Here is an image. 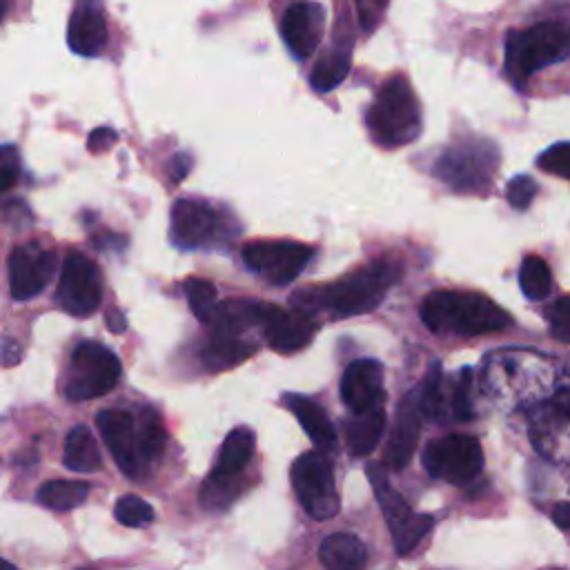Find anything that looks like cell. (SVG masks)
Wrapping results in <instances>:
<instances>
[{
	"mask_svg": "<svg viewBox=\"0 0 570 570\" xmlns=\"http://www.w3.org/2000/svg\"><path fill=\"white\" fill-rule=\"evenodd\" d=\"M396 278L399 267L387 261H379L343 276L327 287L301 289L296 294V303H305V309H301L305 314H309V309H325L332 318H350L372 312Z\"/></svg>",
	"mask_w": 570,
	"mask_h": 570,
	"instance_id": "1",
	"label": "cell"
},
{
	"mask_svg": "<svg viewBox=\"0 0 570 570\" xmlns=\"http://www.w3.org/2000/svg\"><path fill=\"white\" fill-rule=\"evenodd\" d=\"M421 321L432 332H450L456 336H481L505 330L510 314L476 292L439 289L423 298Z\"/></svg>",
	"mask_w": 570,
	"mask_h": 570,
	"instance_id": "2",
	"label": "cell"
},
{
	"mask_svg": "<svg viewBox=\"0 0 570 570\" xmlns=\"http://www.w3.org/2000/svg\"><path fill=\"white\" fill-rule=\"evenodd\" d=\"M563 60H570V24L566 22H539L505 33L503 71L517 91H523L539 69Z\"/></svg>",
	"mask_w": 570,
	"mask_h": 570,
	"instance_id": "3",
	"label": "cell"
},
{
	"mask_svg": "<svg viewBox=\"0 0 570 570\" xmlns=\"http://www.w3.org/2000/svg\"><path fill=\"white\" fill-rule=\"evenodd\" d=\"M370 138L383 149L405 147L421 134V109L410 80L403 73L390 76L370 109L365 111Z\"/></svg>",
	"mask_w": 570,
	"mask_h": 570,
	"instance_id": "4",
	"label": "cell"
},
{
	"mask_svg": "<svg viewBox=\"0 0 570 570\" xmlns=\"http://www.w3.org/2000/svg\"><path fill=\"white\" fill-rule=\"evenodd\" d=\"M499 167V149L492 140L468 138L452 142L434 163V176L461 194H483Z\"/></svg>",
	"mask_w": 570,
	"mask_h": 570,
	"instance_id": "5",
	"label": "cell"
},
{
	"mask_svg": "<svg viewBox=\"0 0 570 570\" xmlns=\"http://www.w3.org/2000/svg\"><path fill=\"white\" fill-rule=\"evenodd\" d=\"M120 376L118 356L98 341H82L71 352L65 396L69 401H87L107 394Z\"/></svg>",
	"mask_w": 570,
	"mask_h": 570,
	"instance_id": "6",
	"label": "cell"
},
{
	"mask_svg": "<svg viewBox=\"0 0 570 570\" xmlns=\"http://www.w3.org/2000/svg\"><path fill=\"white\" fill-rule=\"evenodd\" d=\"M370 483L374 488L376 501L383 510V519L390 528V534L394 539V550L396 554H410L419 541L432 530L434 519L430 514H416L407 501L390 485L387 474L383 472V465L372 463L367 468Z\"/></svg>",
	"mask_w": 570,
	"mask_h": 570,
	"instance_id": "7",
	"label": "cell"
},
{
	"mask_svg": "<svg viewBox=\"0 0 570 570\" xmlns=\"http://www.w3.org/2000/svg\"><path fill=\"white\" fill-rule=\"evenodd\" d=\"M292 485L303 510L325 521L338 512V492L334 485L332 463L323 452H305L292 465Z\"/></svg>",
	"mask_w": 570,
	"mask_h": 570,
	"instance_id": "8",
	"label": "cell"
},
{
	"mask_svg": "<svg viewBox=\"0 0 570 570\" xmlns=\"http://www.w3.org/2000/svg\"><path fill=\"white\" fill-rule=\"evenodd\" d=\"M227 234V220L214 205L196 198H180L174 203L169 216V238L176 247H212Z\"/></svg>",
	"mask_w": 570,
	"mask_h": 570,
	"instance_id": "9",
	"label": "cell"
},
{
	"mask_svg": "<svg viewBox=\"0 0 570 570\" xmlns=\"http://www.w3.org/2000/svg\"><path fill=\"white\" fill-rule=\"evenodd\" d=\"M423 465L432 476L450 483H468L483 468V450L472 434H448L425 445Z\"/></svg>",
	"mask_w": 570,
	"mask_h": 570,
	"instance_id": "10",
	"label": "cell"
},
{
	"mask_svg": "<svg viewBox=\"0 0 570 570\" xmlns=\"http://www.w3.org/2000/svg\"><path fill=\"white\" fill-rule=\"evenodd\" d=\"M314 249L296 240H254L243 247L245 265L272 285L294 281L309 263Z\"/></svg>",
	"mask_w": 570,
	"mask_h": 570,
	"instance_id": "11",
	"label": "cell"
},
{
	"mask_svg": "<svg viewBox=\"0 0 570 570\" xmlns=\"http://www.w3.org/2000/svg\"><path fill=\"white\" fill-rule=\"evenodd\" d=\"M102 298V283L98 265L80 252H71L60 272L58 303L71 316L85 318L94 314Z\"/></svg>",
	"mask_w": 570,
	"mask_h": 570,
	"instance_id": "12",
	"label": "cell"
},
{
	"mask_svg": "<svg viewBox=\"0 0 570 570\" xmlns=\"http://www.w3.org/2000/svg\"><path fill=\"white\" fill-rule=\"evenodd\" d=\"M258 325L263 327L267 345L278 354L303 350L318 330V323L309 314L301 309H283L269 303H261Z\"/></svg>",
	"mask_w": 570,
	"mask_h": 570,
	"instance_id": "13",
	"label": "cell"
},
{
	"mask_svg": "<svg viewBox=\"0 0 570 570\" xmlns=\"http://www.w3.org/2000/svg\"><path fill=\"white\" fill-rule=\"evenodd\" d=\"M56 265V254L40 247L38 243H24L18 245L9 254V289L16 301H29L36 294H40Z\"/></svg>",
	"mask_w": 570,
	"mask_h": 570,
	"instance_id": "14",
	"label": "cell"
},
{
	"mask_svg": "<svg viewBox=\"0 0 570 570\" xmlns=\"http://www.w3.org/2000/svg\"><path fill=\"white\" fill-rule=\"evenodd\" d=\"M325 31V7L312 0L292 2L281 18V38L298 60L309 58Z\"/></svg>",
	"mask_w": 570,
	"mask_h": 570,
	"instance_id": "15",
	"label": "cell"
},
{
	"mask_svg": "<svg viewBox=\"0 0 570 570\" xmlns=\"http://www.w3.org/2000/svg\"><path fill=\"white\" fill-rule=\"evenodd\" d=\"M96 425L120 472L129 479H136L145 463L138 448V428L131 414L125 410H100Z\"/></svg>",
	"mask_w": 570,
	"mask_h": 570,
	"instance_id": "16",
	"label": "cell"
},
{
	"mask_svg": "<svg viewBox=\"0 0 570 570\" xmlns=\"http://www.w3.org/2000/svg\"><path fill=\"white\" fill-rule=\"evenodd\" d=\"M341 399L354 412H365L383 401V367L376 358L352 361L341 376Z\"/></svg>",
	"mask_w": 570,
	"mask_h": 570,
	"instance_id": "17",
	"label": "cell"
},
{
	"mask_svg": "<svg viewBox=\"0 0 570 570\" xmlns=\"http://www.w3.org/2000/svg\"><path fill=\"white\" fill-rule=\"evenodd\" d=\"M421 405H419V390L405 394L396 410V421L392 434L385 445V463L394 470H401L410 463L416 450L419 432H421Z\"/></svg>",
	"mask_w": 570,
	"mask_h": 570,
	"instance_id": "18",
	"label": "cell"
},
{
	"mask_svg": "<svg viewBox=\"0 0 570 570\" xmlns=\"http://www.w3.org/2000/svg\"><path fill=\"white\" fill-rule=\"evenodd\" d=\"M67 45L73 53L96 58L107 47V20L96 2L80 0L67 24Z\"/></svg>",
	"mask_w": 570,
	"mask_h": 570,
	"instance_id": "19",
	"label": "cell"
},
{
	"mask_svg": "<svg viewBox=\"0 0 570 570\" xmlns=\"http://www.w3.org/2000/svg\"><path fill=\"white\" fill-rule=\"evenodd\" d=\"M283 405L298 419L301 428L321 452L336 448V430L330 423L325 410L314 399H307L303 394H285Z\"/></svg>",
	"mask_w": 570,
	"mask_h": 570,
	"instance_id": "20",
	"label": "cell"
},
{
	"mask_svg": "<svg viewBox=\"0 0 570 570\" xmlns=\"http://www.w3.org/2000/svg\"><path fill=\"white\" fill-rule=\"evenodd\" d=\"M318 559L325 570H365L367 552L358 537L350 532H336L323 539Z\"/></svg>",
	"mask_w": 570,
	"mask_h": 570,
	"instance_id": "21",
	"label": "cell"
},
{
	"mask_svg": "<svg viewBox=\"0 0 570 570\" xmlns=\"http://www.w3.org/2000/svg\"><path fill=\"white\" fill-rule=\"evenodd\" d=\"M254 352H256L254 343L243 341L238 334L214 332L212 338L203 347V363L212 372H223V370H229V367L243 363Z\"/></svg>",
	"mask_w": 570,
	"mask_h": 570,
	"instance_id": "22",
	"label": "cell"
},
{
	"mask_svg": "<svg viewBox=\"0 0 570 570\" xmlns=\"http://www.w3.org/2000/svg\"><path fill=\"white\" fill-rule=\"evenodd\" d=\"M383 428H385V410L383 403L358 412L345 428L347 432V445L352 450L354 456H367L374 452V448L379 445L381 436H383Z\"/></svg>",
	"mask_w": 570,
	"mask_h": 570,
	"instance_id": "23",
	"label": "cell"
},
{
	"mask_svg": "<svg viewBox=\"0 0 570 570\" xmlns=\"http://www.w3.org/2000/svg\"><path fill=\"white\" fill-rule=\"evenodd\" d=\"M350 62H352V40L350 42H336L332 49H327L316 60V65L309 73V85L321 94L334 89L350 73Z\"/></svg>",
	"mask_w": 570,
	"mask_h": 570,
	"instance_id": "24",
	"label": "cell"
},
{
	"mask_svg": "<svg viewBox=\"0 0 570 570\" xmlns=\"http://www.w3.org/2000/svg\"><path fill=\"white\" fill-rule=\"evenodd\" d=\"M62 463L67 470L80 472V474L96 472L100 468V450H98V443H96L94 434L89 432V428L76 425L69 430V434L65 439Z\"/></svg>",
	"mask_w": 570,
	"mask_h": 570,
	"instance_id": "25",
	"label": "cell"
},
{
	"mask_svg": "<svg viewBox=\"0 0 570 570\" xmlns=\"http://www.w3.org/2000/svg\"><path fill=\"white\" fill-rule=\"evenodd\" d=\"M252 454H254V432L249 428H234L220 445L216 470L240 474L243 468L249 463Z\"/></svg>",
	"mask_w": 570,
	"mask_h": 570,
	"instance_id": "26",
	"label": "cell"
},
{
	"mask_svg": "<svg viewBox=\"0 0 570 570\" xmlns=\"http://www.w3.org/2000/svg\"><path fill=\"white\" fill-rule=\"evenodd\" d=\"M89 494V485L85 481L71 479H53L38 488L36 499L40 505L49 510H71L80 505Z\"/></svg>",
	"mask_w": 570,
	"mask_h": 570,
	"instance_id": "27",
	"label": "cell"
},
{
	"mask_svg": "<svg viewBox=\"0 0 570 570\" xmlns=\"http://www.w3.org/2000/svg\"><path fill=\"white\" fill-rule=\"evenodd\" d=\"M240 494V479L238 474L212 470L209 476L200 485L198 501L207 510H225L236 497Z\"/></svg>",
	"mask_w": 570,
	"mask_h": 570,
	"instance_id": "28",
	"label": "cell"
},
{
	"mask_svg": "<svg viewBox=\"0 0 570 570\" xmlns=\"http://www.w3.org/2000/svg\"><path fill=\"white\" fill-rule=\"evenodd\" d=\"M519 285L528 301H543L552 287V274L543 258L530 254L519 267Z\"/></svg>",
	"mask_w": 570,
	"mask_h": 570,
	"instance_id": "29",
	"label": "cell"
},
{
	"mask_svg": "<svg viewBox=\"0 0 570 570\" xmlns=\"http://www.w3.org/2000/svg\"><path fill=\"white\" fill-rule=\"evenodd\" d=\"M185 296H187V303H189V309L194 312V316L200 323H209V318L218 305L216 287L205 278L191 276L185 281Z\"/></svg>",
	"mask_w": 570,
	"mask_h": 570,
	"instance_id": "30",
	"label": "cell"
},
{
	"mask_svg": "<svg viewBox=\"0 0 570 570\" xmlns=\"http://www.w3.org/2000/svg\"><path fill=\"white\" fill-rule=\"evenodd\" d=\"M114 517L129 528H140L154 521V508L136 494H122L114 505Z\"/></svg>",
	"mask_w": 570,
	"mask_h": 570,
	"instance_id": "31",
	"label": "cell"
},
{
	"mask_svg": "<svg viewBox=\"0 0 570 570\" xmlns=\"http://www.w3.org/2000/svg\"><path fill=\"white\" fill-rule=\"evenodd\" d=\"M472 372L461 370L454 379V385L448 396V414L454 421H468L472 416V403H470V390H472Z\"/></svg>",
	"mask_w": 570,
	"mask_h": 570,
	"instance_id": "32",
	"label": "cell"
},
{
	"mask_svg": "<svg viewBox=\"0 0 570 570\" xmlns=\"http://www.w3.org/2000/svg\"><path fill=\"white\" fill-rule=\"evenodd\" d=\"M163 443H165V432L160 428V421L156 419V414H149L147 419H142V425L138 428V448H140L142 463L156 459L163 452Z\"/></svg>",
	"mask_w": 570,
	"mask_h": 570,
	"instance_id": "33",
	"label": "cell"
},
{
	"mask_svg": "<svg viewBox=\"0 0 570 570\" xmlns=\"http://www.w3.org/2000/svg\"><path fill=\"white\" fill-rule=\"evenodd\" d=\"M537 167L570 180V142H554L537 158Z\"/></svg>",
	"mask_w": 570,
	"mask_h": 570,
	"instance_id": "34",
	"label": "cell"
},
{
	"mask_svg": "<svg viewBox=\"0 0 570 570\" xmlns=\"http://www.w3.org/2000/svg\"><path fill=\"white\" fill-rule=\"evenodd\" d=\"M537 191H539V187L528 174H517L514 178H510V183L505 187V198H508L512 209L523 212L532 205Z\"/></svg>",
	"mask_w": 570,
	"mask_h": 570,
	"instance_id": "35",
	"label": "cell"
},
{
	"mask_svg": "<svg viewBox=\"0 0 570 570\" xmlns=\"http://www.w3.org/2000/svg\"><path fill=\"white\" fill-rule=\"evenodd\" d=\"M546 318L550 323L552 336L561 343L570 345V296H561L557 298L548 309H546Z\"/></svg>",
	"mask_w": 570,
	"mask_h": 570,
	"instance_id": "36",
	"label": "cell"
},
{
	"mask_svg": "<svg viewBox=\"0 0 570 570\" xmlns=\"http://www.w3.org/2000/svg\"><path fill=\"white\" fill-rule=\"evenodd\" d=\"M20 176V156L13 145H0V194H7Z\"/></svg>",
	"mask_w": 570,
	"mask_h": 570,
	"instance_id": "37",
	"label": "cell"
},
{
	"mask_svg": "<svg viewBox=\"0 0 570 570\" xmlns=\"http://www.w3.org/2000/svg\"><path fill=\"white\" fill-rule=\"evenodd\" d=\"M356 2H358V18H361L363 29L372 31L381 20V16L387 7V0H356Z\"/></svg>",
	"mask_w": 570,
	"mask_h": 570,
	"instance_id": "38",
	"label": "cell"
},
{
	"mask_svg": "<svg viewBox=\"0 0 570 570\" xmlns=\"http://www.w3.org/2000/svg\"><path fill=\"white\" fill-rule=\"evenodd\" d=\"M116 142V131L111 127H96L87 138V149L94 154H100Z\"/></svg>",
	"mask_w": 570,
	"mask_h": 570,
	"instance_id": "39",
	"label": "cell"
},
{
	"mask_svg": "<svg viewBox=\"0 0 570 570\" xmlns=\"http://www.w3.org/2000/svg\"><path fill=\"white\" fill-rule=\"evenodd\" d=\"M191 169V156L187 151H178L169 158L167 163V176L171 178V183H180Z\"/></svg>",
	"mask_w": 570,
	"mask_h": 570,
	"instance_id": "40",
	"label": "cell"
},
{
	"mask_svg": "<svg viewBox=\"0 0 570 570\" xmlns=\"http://www.w3.org/2000/svg\"><path fill=\"white\" fill-rule=\"evenodd\" d=\"M20 358H22L20 343L11 336H0V365L11 367V365H18Z\"/></svg>",
	"mask_w": 570,
	"mask_h": 570,
	"instance_id": "41",
	"label": "cell"
},
{
	"mask_svg": "<svg viewBox=\"0 0 570 570\" xmlns=\"http://www.w3.org/2000/svg\"><path fill=\"white\" fill-rule=\"evenodd\" d=\"M552 521L563 528V530H570V503H559L554 510H552Z\"/></svg>",
	"mask_w": 570,
	"mask_h": 570,
	"instance_id": "42",
	"label": "cell"
},
{
	"mask_svg": "<svg viewBox=\"0 0 570 570\" xmlns=\"http://www.w3.org/2000/svg\"><path fill=\"white\" fill-rule=\"evenodd\" d=\"M105 323H107V325H109V330H111V332H116V334H120V332H125V330H127V321H125V316H122L118 309L107 312Z\"/></svg>",
	"mask_w": 570,
	"mask_h": 570,
	"instance_id": "43",
	"label": "cell"
},
{
	"mask_svg": "<svg viewBox=\"0 0 570 570\" xmlns=\"http://www.w3.org/2000/svg\"><path fill=\"white\" fill-rule=\"evenodd\" d=\"M0 570H18V568H16L13 563H9L7 559H2V557H0Z\"/></svg>",
	"mask_w": 570,
	"mask_h": 570,
	"instance_id": "44",
	"label": "cell"
},
{
	"mask_svg": "<svg viewBox=\"0 0 570 570\" xmlns=\"http://www.w3.org/2000/svg\"><path fill=\"white\" fill-rule=\"evenodd\" d=\"M4 11H7V0H0V20H2Z\"/></svg>",
	"mask_w": 570,
	"mask_h": 570,
	"instance_id": "45",
	"label": "cell"
}]
</instances>
